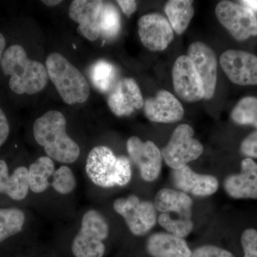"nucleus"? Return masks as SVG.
<instances>
[{"label": "nucleus", "instance_id": "nucleus-1", "mask_svg": "<svg viewBox=\"0 0 257 257\" xmlns=\"http://www.w3.org/2000/svg\"><path fill=\"white\" fill-rule=\"evenodd\" d=\"M0 72L8 80L10 92L16 95H33L43 90L48 83L46 67L30 59L25 47L17 42L7 47Z\"/></svg>", "mask_w": 257, "mask_h": 257}, {"label": "nucleus", "instance_id": "nucleus-2", "mask_svg": "<svg viewBox=\"0 0 257 257\" xmlns=\"http://www.w3.org/2000/svg\"><path fill=\"white\" fill-rule=\"evenodd\" d=\"M67 120L60 111L51 110L35 120L33 135L47 157L61 163L72 164L78 160L80 148L66 131Z\"/></svg>", "mask_w": 257, "mask_h": 257}, {"label": "nucleus", "instance_id": "nucleus-3", "mask_svg": "<svg viewBox=\"0 0 257 257\" xmlns=\"http://www.w3.org/2000/svg\"><path fill=\"white\" fill-rule=\"evenodd\" d=\"M86 172L93 183L103 188L124 187L132 179L130 160L124 156L116 157L105 146H96L89 152Z\"/></svg>", "mask_w": 257, "mask_h": 257}, {"label": "nucleus", "instance_id": "nucleus-4", "mask_svg": "<svg viewBox=\"0 0 257 257\" xmlns=\"http://www.w3.org/2000/svg\"><path fill=\"white\" fill-rule=\"evenodd\" d=\"M49 78L66 104L72 105L87 101L90 87L82 72L63 55L52 52L45 62Z\"/></svg>", "mask_w": 257, "mask_h": 257}, {"label": "nucleus", "instance_id": "nucleus-5", "mask_svg": "<svg viewBox=\"0 0 257 257\" xmlns=\"http://www.w3.org/2000/svg\"><path fill=\"white\" fill-rule=\"evenodd\" d=\"M192 199L186 193L163 189L155 199L156 210L160 211L159 224L170 234L184 238L192 231Z\"/></svg>", "mask_w": 257, "mask_h": 257}, {"label": "nucleus", "instance_id": "nucleus-6", "mask_svg": "<svg viewBox=\"0 0 257 257\" xmlns=\"http://www.w3.org/2000/svg\"><path fill=\"white\" fill-rule=\"evenodd\" d=\"M109 225L94 209L83 215L81 229L74 238L72 251L75 257H102L105 253L103 241L109 236Z\"/></svg>", "mask_w": 257, "mask_h": 257}, {"label": "nucleus", "instance_id": "nucleus-7", "mask_svg": "<svg viewBox=\"0 0 257 257\" xmlns=\"http://www.w3.org/2000/svg\"><path fill=\"white\" fill-rule=\"evenodd\" d=\"M193 136L194 130L188 124H181L176 128L170 142L162 151V156L170 168H182L202 155V145Z\"/></svg>", "mask_w": 257, "mask_h": 257}, {"label": "nucleus", "instance_id": "nucleus-8", "mask_svg": "<svg viewBox=\"0 0 257 257\" xmlns=\"http://www.w3.org/2000/svg\"><path fill=\"white\" fill-rule=\"evenodd\" d=\"M215 14L221 25L238 41L257 35L256 15L246 7L224 0L216 5Z\"/></svg>", "mask_w": 257, "mask_h": 257}, {"label": "nucleus", "instance_id": "nucleus-9", "mask_svg": "<svg viewBox=\"0 0 257 257\" xmlns=\"http://www.w3.org/2000/svg\"><path fill=\"white\" fill-rule=\"evenodd\" d=\"M114 211L124 218L128 229L135 236H144L155 226L157 210L155 204L140 201L135 195L119 198L113 204Z\"/></svg>", "mask_w": 257, "mask_h": 257}, {"label": "nucleus", "instance_id": "nucleus-10", "mask_svg": "<svg viewBox=\"0 0 257 257\" xmlns=\"http://www.w3.org/2000/svg\"><path fill=\"white\" fill-rule=\"evenodd\" d=\"M172 80L176 94L184 101L195 102L204 99L202 79L188 56H180L175 61Z\"/></svg>", "mask_w": 257, "mask_h": 257}, {"label": "nucleus", "instance_id": "nucleus-11", "mask_svg": "<svg viewBox=\"0 0 257 257\" xmlns=\"http://www.w3.org/2000/svg\"><path fill=\"white\" fill-rule=\"evenodd\" d=\"M221 68L238 85H257V57L244 51H225L220 57Z\"/></svg>", "mask_w": 257, "mask_h": 257}, {"label": "nucleus", "instance_id": "nucleus-12", "mask_svg": "<svg viewBox=\"0 0 257 257\" xmlns=\"http://www.w3.org/2000/svg\"><path fill=\"white\" fill-rule=\"evenodd\" d=\"M130 158L138 166L142 178L147 182L156 180L162 168V152L153 142H143L131 137L126 143Z\"/></svg>", "mask_w": 257, "mask_h": 257}, {"label": "nucleus", "instance_id": "nucleus-13", "mask_svg": "<svg viewBox=\"0 0 257 257\" xmlns=\"http://www.w3.org/2000/svg\"><path fill=\"white\" fill-rule=\"evenodd\" d=\"M138 32L144 46L152 52L165 50L174 39L170 22L157 13L142 17L138 22Z\"/></svg>", "mask_w": 257, "mask_h": 257}, {"label": "nucleus", "instance_id": "nucleus-14", "mask_svg": "<svg viewBox=\"0 0 257 257\" xmlns=\"http://www.w3.org/2000/svg\"><path fill=\"white\" fill-rule=\"evenodd\" d=\"M104 2L101 0H74L69 6V18L78 24L79 35L91 42L100 36V20Z\"/></svg>", "mask_w": 257, "mask_h": 257}, {"label": "nucleus", "instance_id": "nucleus-15", "mask_svg": "<svg viewBox=\"0 0 257 257\" xmlns=\"http://www.w3.org/2000/svg\"><path fill=\"white\" fill-rule=\"evenodd\" d=\"M187 56L202 79L204 99H211L215 92L217 80V62L214 51L203 42H193L189 45Z\"/></svg>", "mask_w": 257, "mask_h": 257}, {"label": "nucleus", "instance_id": "nucleus-16", "mask_svg": "<svg viewBox=\"0 0 257 257\" xmlns=\"http://www.w3.org/2000/svg\"><path fill=\"white\" fill-rule=\"evenodd\" d=\"M107 104L113 114L122 116L142 109L145 102L138 83L135 79L124 78L115 84L108 96Z\"/></svg>", "mask_w": 257, "mask_h": 257}, {"label": "nucleus", "instance_id": "nucleus-17", "mask_svg": "<svg viewBox=\"0 0 257 257\" xmlns=\"http://www.w3.org/2000/svg\"><path fill=\"white\" fill-rule=\"evenodd\" d=\"M145 115L150 121L159 123H174L184 117V109L180 101L166 90L157 92L144 104Z\"/></svg>", "mask_w": 257, "mask_h": 257}, {"label": "nucleus", "instance_id": "nucleus-18", "mask_svg": "<svg viewBox=\"0 0 257 257\" xmlns=\"http://www.w3.org/2000/svg\"><path fill=\"white\" fill-rule=\"evenodd\" d=\"M172 179L176 188L197 197L214 194L219 188V182L214 176L199 175L193 172L189 166L173 170Z\"/></svg>", "mask_w": 257, "mask_h": 257}, {"label": "nucleus", "instance_id": "nucleus-19", "mask_svg": "<svg viewBox=\"0 0 257 257\" xmlns=\"http://www.w3.org/2000/svg\"><path fill=\"white\" fill-rule=\"evenodd\" d=\"M239 174L225 179V191L234 199H257V163L251 158H245Z\"/></svg>", "mask_w": 257, "mask_h": 257}, {"label": "nucleus", "instance_id": "nucleus-20", "mask_svg": "<svg viewBox=\"0 0 257 257\" xmlns=\"http://www.w3.org/2000/svg\"><path fill=\"white\" fill-rule=\"evenodd\" d=\"M30 190L28 168L20 166L10 175L6 161L0 160V194H6L15 201H22Z\"/></svg>", "mask_w": 257, "mask_h": 257}, {"label": "nucleus", "instance_id": "nucleus-21", "mask_svg": "<svg viewBox=\"0 0 257 257\" xmlns=\"http://www.w3.org/2000/svg\"><path fill=\"white\" fill-rule=\"evenodd\" d=\"M147 252L152 257H191L192 251L184 238L170 233H155L147 240Z\"/></svg>", "mask_w": 257, "mask_h": 257}, {"label": "nucleus", "instance_id": "nucleus-22", "mask_svg": "<svg viewBox=\"0 0 257 257\" xmlns=\"http://www.w3.org/2000/svg\"><path fill=\"white\" fill-rule=\"evenodd\" d=\"M165 11L172 29L178 35H182L188 28L194 15L193 1L170 0L165 5Z\"/></svg>", "mask_w": 257, "mask_h": 257}, {"label": "nucleus", "instance_id": "nucleus-23", "mask_svg": "<svg viewBox=\"0 0 257 257\" xmlns=\"http://www.w3.org/2000/svg\"><path fill=\"white\" fill-rule=\"evenodd\" d=\"M55 172V163L50 157H41L37 159L28 169L30 190L36 194L46 191L50 185L49 179Z\"/></svg>", "mask_w": 257, "mask_h": 257}, {"label": "nucleus", "instance_id": "nucleus-24", "mask_svg": "<svg viewBox=\"0 0 257 257\" xmlns=\"http://www.w3.org/2000/svg\"><path fill=\"white\" fill-rule=\"evenodd\" d=\"M91 81L101 92L106 93L114 88L116 78V68L110 62L99 60L91 67L89 71Z\"/></svg>", "mask_w": 257, "mask_h": 257}, {"label": "nucleus", "instance_id": "nucleus-25", "mask_svg": "<svg viewBox=\"0 0 257 257\" xmlns=\"http://www.w3.org/2000/svg\"><path fill=\"white\" fill-rule=\"evenodd\" d=\"M25 214L18 208H0V243L23 229Z\"/></svg>", "mask_w": 257, "mask_h": 257}, {"label": "nucleus", "instance_id": "nucleus-26", "mask_svg": "<svg viewBox=\"0 0 257 257\" xmlns=\"http://www.w3.org/2000/svg\"><path fill=\"white\" fill-rule=\"evenodd\" d=\"M231 116L236 124L252 125L257 128V97L242 98L234 106Z\"/></svg>", "mask_w": 257, "mask_h": 257}, {"label": "nucleus", "instance_id": "nucleus-27", "mask_svg": "<svg viewBox=\"0 0 257 257\" xmlns=\"http://www.w3.org/2000/svg\"><path fill=\"white\" fill-rule=\"evenodd\" d=\"M121 29V17L116 7L104 3L101 14L100 35L107 40L114 38Z\"/></svg>", "mask_w": 257, "mask_h": 257}, {"label": "nucleus", "instance_id": "nucleus-28", "mask_svg": "<svg viewBox=\"0 0 257 257\" xmlns=\"http://www.w3.org/2000/svg\"><path fill=\"white\" fill-rule=\"evenodd\" d=\"M51 185L56 192L61 194H68L72 192L76 187L75 177L72 170L67 166H61L58 170L55 171L52 176Z\"/></svg>", "mask_w": 257, "mask_h": 257}, {"label": "nucleus", "instance_id": "nucleus-29", "mask_svg": "<svg viewBox=\"0 0 257 257\" xmlns=\"http://www.w3.org/2000/svg\"><path fill=\"white\" fill-rule=\"evenodd\" d=\"M243 257H257V230L247 229L241 236Z\"/></svg>", "mask_w": 257, "mask_h": 257}, {"label": "nucleus", "instance_id": "nucleus-30", "mask_svg": "<svg viewBox=\"0 0 257 257\" xmlns=\"http://www.w3.org/2000/svg\"><path fill=\"white\" fill-rule=\"evenodd\" d=\"M191 257H235L230 251L213 246L204 245L194 250Z\"/></svg>", "mask_w": 257, "mask_h": 257}, {"label": "nucleus", "instance_id": "nucleus-31", "mask_svg": "<svg viewBox=\"0 0 257 257\" xmlns=\"http://www.w3.org/2000/svg\"><path fill=\"white\" fill-rule=\"evenodd\" d=\"M240 150L247 158L257 159V131L250 134L243 140Z\"/></svg>", "mask_w": 257, "mask_h": 257}, {"label": "nucleus", "instance_id": "nucleus-32", "mask_svg": "<svg viewBox=\"0 0 257 257\" xmlns=\"http://www.w3.org/2000/svg\"><path fill=\"white\" fill-rule=\"evenodd\" d=\"M11 133V124L6 110L0 104V148L6 143Z\"/></svg>", "mask_w": 257, "mask_h": 257}, {"label": "nucleus", "instance_id": "nucleus-33", "mask_svg": "<svg viewBox=\"0 0 257 257\" xmlns=\"http://www.w3.org/2000/svg\"><path fill=\"white\" fill-rule=\"evenodd\" d=\"M116 3L119 5L123 13L127 17L131 16L138 8L137 2L134 0H118Z\"/></svg>", "mask_w": 257, "mask_h": 257}, {"label": "nucleus", "instance_id": "nucleus-34", "mask_svg": "<svg viewBox=\"0 0 257 257\" xmlns=\"http://www.w3.org/2000/svg\"><path fill=\"white\" fill-rule=\"evenodd\" d=\"M8 47V41H7L6 36L5 34L0 30V64H1L2 59L5 50Z\"/></svg>", "mask_w": 257, "mask_h": 257}, {"label": "nucleus", "instance_id": "nucleus-35", "mask_svg": "<svg viewBox=\"0 0 257 257\" xmlns=\"http://www.w3.org/2000/svg\"><path fill=\"white\" fill-rule=\"evenodd\" d=\"M241 5L246 7L251 10V11L257 13V0H244V1H240Z\"/></svg>", "mask_w": 257, "mask_h": 257}, {"label": "nucleus", "instance_id": "nucleus-36", "mask_svg": "<svg viewBox=\"0 0 257 257\" xmlns=\"http://www.w3.org/2000/svg\"><path fill=\"white\" fill-rule=\"evenodd\" d=\"M42 3L48 7H55L61 4L62 1L61 0H43Z\"/></svg>", "mask_w": 257, "mask_h": 257}]
</instances>
